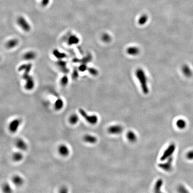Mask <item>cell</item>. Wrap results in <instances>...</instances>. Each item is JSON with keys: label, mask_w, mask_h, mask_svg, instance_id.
Masks as SVG:
<instances>
[{"label": "cell", "mask_w": 193, "mask_h": 193, "mask_svg": "<svg viewBox=\"0 0 193 193\" xmlns=\"http://www.w3.org/2000/svg\"><path fill=\"white\" fill-rule=\"evenodd\" d=\"M22 123V120L19 119H15L12 120L9 125V130L10 132L14 133L17 132Z\"/></svg>", "instance_id": "4"}, {"label": "cell", "mask_w": 193, "mask_h": 193, "mask_svg": "<svg viewBox=\"0 0 193 193\" xmlns=\"http://www.w3.org/2000/svg\"><path fill=\"white\" fill-rule=\"evenodd\" d=\"M127 139L129 140L130 141L132 142H135L136 140V136L135 133L132 131H130L127 133Z\"/></svg>", "instance_id": "20"}, {"label": "cell", "mask_w": 193, "mask_h": 193, "mask_svg": "<svg viewBox=\"0 0 193 193\" xmlns=\"http://www.w3.org/2000/svg\"><path fill=\"white\" fill-rule=\"evenodd\" d=\"M58 152L61 156L63 157H66L69 155L70 150L67 145L62 144L59 147Z\"/></svg>", "instance_id": "7"}, {"label": "cell", "mask_w": 193, "mask_h": 193, "mask_svg": "<svg viewBox=\"0 0 193 193\" xmlns=\"http://www.w3.org/2000/svg\"><path fill=\"white\" fill-rule=\"evenodd\" d=\"M68 81H69L68 78L66 76H64L61 79V84L63 86H65L68 84Z\"/></svg>", "instance_id": "24"}, {"label": "cell", "mask_w": 193, "mask_h": 193, "mask_svg": "<svg viewBox=\"0 0 193 193\" xmlns=\"http://www.w3.org/2000/svg\"><path fill=\"white\" fill-rule=\"evenodd\" d=\"M123 128L120 125L113 126L108 128V132L111 134H119L122 132Z\"/></svg>", "instance_id": "9"}, {"label": "cell", "mask_w": 193, "mask_h": 193, "mask_svg": "<svg viewBox=\"0 0 193 193\" xmlns=\"http://www.w3.org/2000/svg\"><path fill=\"white\" fill-rule=\"evenodd\" d=\"M32 68V64H25L19 67V71H24L23 78L25 80V88L27 90H31L35 87V83L33 78L30 76L29 72Z\"/></svg>", "instance_id": "1"}, {"label": "cell", "mask_w": 193, "mask_h": 193, "mask_svg": "<svg viewBox=\"0 0 193 193\" xmlns=\"http://www.w3.org/2000/svg\"><path fill=\"white\" fill-rule=\"evenodd\" d=\"M79 38L76 36L72 35L69 37L68 43L69 45H72L74 44H76L79 42Z\"/></svg>", "instance_id": "16"}, {"label": "cell", "mask_w": 193, "mask_h": 193, "mask_svg": "<svg viewBox=\"0 0 193 193\" xmlns=\"http://www.w3.org/2000/svg\"><path fill=\"white\" fill-rule=\"evenodd\" d=\"M60 192L61 193H66L68 192V189L65 187H63L60 189Z\"/></svg>", "instance_id": "29"}, {"label": "cell", "mask_w": 193, "mask_h": 193, "mask_svg": "<svg viewBox=\"0 0 193 193\" xmlns=\"http://www.w3.org/2000/svg\"><path fill=\"white\" fill-rule=\"evenodd\" d=\"M83 139L85 142L90 144H95V143H96L97 141L96 137L94 135H89V134H87L84 135Z\"/></svg>", "instance_id": "10"}, {"label": "cell", "mask_w": 193, "mask_h": 193, "mask_svg": "<svg viewBox=\"0 0 193 193\" xmlns=\"http://www.w3.org/2000/svg\"><path fill=\"white\" fill-rule=\"evenodd\" d=\"M186 157L190 160H193V150L189 151L187 153Z\"/></svg>", "instance_id": "25"}, {"label": "cell", "mask_w": 193, "mask_h": 193, "mask_svg": "<svg viewBox=\"0 0 193 193\" xmlns=\"http://www.w3.org/2000/svg\"><path fill=\"white\" fill-rule=\"evenodd\" d=\"M86 65H84V64H82V65H81L80 67V68H79V70L82 72L84 71L85 70H86Z\"/></svg>", "instance_id": "27"}, {"label": "cell", "mask_w": 193, "mask_h": 193, "mask_svg": "<svg viewBox=\"0 0 193 193\" xmlns=\"http://www.w3.org/2000/svg\"><path fill=\"white\" fill-rule=\"evenodd\" d=\"M79 112L81 116L89 124L92 125L96 124L97 122L98 118L96 115H89L88 114H87L86 112L82 109H79Z\"/></svg>", "instance_id": "2"}, {"label": "cell", "mask_w": 193, "mask_h": 193, "mask_svg": "<svg viewBox=\"0 0 193 193\" xmlns=\"http://www.w3.org/2000/svg\"><path fill=\"white\" fill-rule=\"evenodd\" d=\"M13 160L16 162H19L23 159V155L20 152L13 153L12 155Z\"/></svg>", "instance_id": "14"}, {"label": "cell", "mask_w": 193, "mask_h": 193, "mask_svg": "<svg viewBox=\"0 0 193 193\" xmlns=\"http://www.w3.org/2000/svg\"><path fill=\"white\" fill-rule=\"evenodd\" d=\"M175 149V145L174 144H171L165 150L164 153H163V155L160 157V160L164 161L171 157V156L173 155V153L174 152Z\"/></svg>", "instance_id": "3"}, {"label": "cell", "mask_w": 193, "mask_h": 193, "mask_svg": "<svg viewBox=\"0 0 193 193\" xmlns=\"http://www.w3.org/2000/svg\"><path fill=\"white\" fill-rule=\"evenodd\" d=\"M177 126L180 129H183L186 126V122L184 120H178L176 123Z\"/></svg>", "instance_id": "21"}, {"label": "cell", "mask_w": 193, "mask_h": 193, "mask_svg": "<svg viewBox=\"0 0 193 193\" xmlns=\"http://www.w3.org/2000/svg\"><path fill=\"white\" fill-rule=\"evenodd\" d=\"M13 183L16 186H21L24 183L23 178L20 176H14L12 178Z\"/></svg>", "instance_id": "11"}, {"label": "cell", "mask_w": 193, "mask_h": 193, "mask_svg": "<svg viewBox=\"0 0 193 193\" xmlns=\"http://www.w3.org/2000/svg\"><path fill=\"white\" fill-rule=\"evenodd\" d=\"M53 54L54 56L59 59H62L65 58V57L66 56V55L65 54V53H61L57 50H55L54 51H53Z\"/></svg>", "instance_id": "22"}, {"label": "cell", "mask_w": 193, "mask_h": 193, "mask_svg": "<svg viewBox=\"0 0 193 193\" xmlns=\"http://www.w3.org/2000/svg\"><path fill=\"white\" fill-rule=\"evenodd\" d=\"M18 43V41L17 39H11L8 41L6 43V47L8 48H13L17 46Z\"/></svg>", "instance_id": "12"}, {"label": "cell", "mask_w": 193, "mask_h": 193, "mask_svg": "<svg viewBox=\"0 0 193 193\" xmlns=\"http://www.w3.org/2000/svg\"><path fill=\"white\" fill-rule=\"evenodd\" d=\"M163 185V181L159 179L157 181L154 187V192L156 193L161 192V188Z\"/></svg>", "instance_id": "19"}, {"label": "cell", "mask_w": 193, "mask_h": 193, "mask_svg": "<svg viewBox=\"0 0 193 193\" xmlns=\"http://www.w3.org/2000/svg\"><path fill=\"white\" fill-rule=\"evenodd\" d=\"M50 0H42V4L44 6H46L48 5V3H49Z\"/></svg>", "instance_id": "28"}, {"label": "cell", "mask_w": 193, "mask_h": 193, "mask_svg": "<svg viewBox=\"0 0 193 193\" xmlns=\"http://www.w3.org/2000/svg\"><path fill=\"white\" fill-rule=\"evenodd\" d=\"M15 145L19 150L25 151L27 149L28 146L24 140L22 139H18L16 140Z\"/></svg>", "instance_id": "8"}, {"label": "cell", "mask_w": 193, "mask_h": 193, "mask_svg": "<svg viewBox=\"0 0 193 193\" xmlns=\"http://www.w3.org/2000/svg\"><path fill=\"white\" fill-rule=\"evenodd\" d=\"M64 106V102L61 98H58L57 99L54 104L55 108L57 110H60L62 109L63 108Z\"/></svg>", "instance_id": "15"}, {"label": "cell", "mask_w": 193, "mask_h": 193, "mask_svg": "<svg viewBox=\"0 0 193 193\" xmlns=\"http://www.w3.org/2000/svg\"><path fill=\"white\" fill-rule=\"evenodd\" d=\"M178 191L181 193H186V192H188V191L186 190V189H185L183 185H180L178 187Z\"/></svg>", "instance_id": "26"}, {"label": "cell", "mask_w": 193, "mask_h": 193, "mask_svg": "<svg viewBox=\"0 0 193 193\" xmlns=\"http://www.w3.org/2000/svg\"><path fill=\"white\" fill-rule=\"evenodd\" d=\"M2 189L4 193H11L12 192V188L8 183H5L3 185Z\"/></svg>", "instance_id": "23"}, {"label": "cell", "mask_w": 193, "mask_h": 193, "mask_svg": "<svg viewBox=\"0 0 193 193\" xmlns=\"http://www.w3.org/2000/svg\"><path fill=\"white\" fill-rule=\"evenodd\" d=\"M24 59L26 60H31L36 58V54L32 51H28L24 55Z\"/></svg>", "instance_id": "13"}, {"label": "cell", "mask_w": 193, "mask_h": 193, "mask_svg": "<svg viewBox=\"0 0 193 193\" xmlns=\"http://www.w3.org/2000/svg\"><path fill=\"white\" fill-rule=\"evenodd\" d=\"M79 118L76 114H72L69 118V122L72 125H76L79 122Z\"/></svg>", "instance_id": "17"}, {"label": "cell", "mask_w": 193, "mask_h": 193, "mask_svg": "<svg viewBox=\"0 0 193 193\" xmlns=\"http://www.w3.org/2000/svg\"><path fill=\"white\" fill-rule=\"evenodd\" d=\"M182 70L185 76L190 77L192 76V72L190 68L187 65H185L182 68Z\"/></svg>", "instance_id": "18"}, {"label": "cell", "mask_w": 193, "mask_h": 193, "mask_svg": "<svg viewBox=\"0 0 193 193\" xmlns=\"http://www.w3.org/2000/svg\"><path fill=\"white\" fill-rule=\"evenodd\" d=\"M173 161V158L170 157L168 158V160L166 162L159 164L158 165V166L163 170L166 171H169L172 169Z\"/></svg>", "instance_id": "6"}, {"label": "cell", "mask_w": 193, "mask_h": 193, "mask_svg": "<svg viewBox=\"0 0 193 193\" xmlns=\"http://www.w3.org/2000/svg\"><path fill=\"white\" fill-rule=\"evenodd\" d=\"M17 22L18 24L23 31L26 32H28L31 30V26L27 22V21L26 20L25 18H23V17H19L18 18Z\"/></svg>", "instance_id": "5"}]
</instances>
